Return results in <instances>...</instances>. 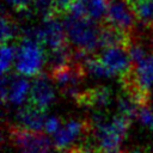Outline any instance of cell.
I'll return each instance as SVG.
<instances>
[{
  "mask_svg": "<svg viewBox=\"0 0 153 153\" xmlns=\"http://www.w3.org/2000/svg\"><path fill=\"white\" fill-rule=\"evenodd\" d=\"M81 66L84 68V72L86 75L93 76L94 79H102V78H111L112 74L109 72V69L104 66V63L99 60V57L96 55H88L81 61Z\"/></svg>",
  "mask_w": 153,
  "mask_h": 153,
  "instance_id": "5bb4252c",
  "label": "cell"
},
{
  "mask_svg": "<svg viewBox=\"0 0 153 153\" xmlns=\"http://www.w3.org/2000/svg\"><path fill=\"white\" fill-rule=\"evenodd\" d=\"M139 25L143 29L153 27V0H128Z\"/></svg>",
  "mask_w": 153,
  "mask_h": 153,
  "instance_id": "4fadbf2b",
  "label": "cell"
},
{
  "mask_svg": "<svg viewBox=\"0 0 153 153\" xmlns=\"http://www.w3.org/2000/svg\"><path fill=\"white\" fill-rule=\"evenodd\" d=\"M147 38H148V43L153 48V27L148 29V31H147Z\"/></svg>",
  "mask_w": 153,
  "mask_h": 153,
  "instance_id": "44dd1931",
  "label": "cell"
},
{
  "mask_svg": "<svg viewBox=\"0 0 153 153\" xmlns=\"http://www.w3.org/2000/svg\"><path fill=\"white\" fill-rule=\"evenodd\" d=\"M91 133L92 124L90 120H69L61 126L56 134H54V148L60 153L69 151L86 140Z\"/></svg>",
  "mask_w": 153,
  "mask_h": 153,
  "instance_id": "3957f363",
  "label": "cell"
},
{
  "mask_svg": "<svg viewBox=\"0 0 153 153\" xmlns=\"http://www.w3.org/2000/svg\"><path fill=\"white\" fill-rule=\"evenodd\" d=\"M17 55V45L12 43H5L1 45V73L5 75L10 73L12 65L16 61Z\"/></svg>",
  "mask_w": 153,
  "mask_h": 153,
  "instance_id": "e0dca14e",
  "label": "cell"
},
{
  "mask_svg": "<svg viewBox=\"0 0 153 153\" xmlns=\"http://www.w3.org/2000/svg\"><path fill=\"white\" fill-rule=\"evenodd\" d=\"M86 6L87 18L98 23L104 24L108 11V0H84Z\"/></svg>",
  "mask_w": 153,
  "mask_h": 153,
  "instance_id": "2e32d148",
  "label": "cell"
},
{
  "mask_svg": "<svg viewBox=\"0 0 153 153\" xmlns=\"http://www.w3.org/2000/svg\"><path fill=\"white\" fill-rule=\"evenodd\" d=\"M31 84L17 74H5L1 78V100L6 104L8 100L13 105H20L30 94Z\"/></svg>",
  "mask_w": 153,
  "mask_h": 153,
  "instance_id": "9c48e42d",
  "label": "cell"
},
{
  "mask_svg": "<svg viewBox=\"0 0 153 153\" xmlns=\"http://www.w3.org/2000/svg\"><path fill=\"white\" fill-rule=\"evenodd\" d=\"M97 56L109 69L112 76H118L121 79L122 76L127 75L133 68L128 47L117 45L104 48L97 54Z\"/></svg>",
  "mask_w": 153,
  "mask_h": 153,
  "instance_id": "52a82bcc",
  "label": "cell"
},
{
  "mask_svg": "<svg viewBox=\"0 0 153 153\" xmlns=\"http://www.w3.org/2000/svg\"><path fill=\"white\" fill-rule=\"evenodd\" d=\"M127 153H149V152L145 148H135V149H133L130 152H127Z\"/></svg>",
  "mask_w": 153,
  "mask_h": 153,
  "instance_id": "7402d4cb",
  "label": "cell"
},
{
  "mask_svg": "<svg viewBox=\"0 0 153 153\" xmlns=\"http://www.w3.org/2000/svg\"><path fill=\"white\" fill-rule=\"evenodd\" d=\"M137 118L140 121V123L146 127V128H149L153 130V109H151L147 105H143L139 109V112H137Z\"/></svg>",
  "mask_w": 153,
  "mask_h": 153,
  "instance_id": "ac0fdd59",
  "label": "cell"
},
{
  "mask_svg": "<svg viewBox=\"0 0 153 153\" xmlns=\"http://www.w3.org/2000/svg\"><path fill=\"white\" fill-rule=\"evenodd\" d=\"M45 120H47L45 111L29 103L27 105L22 106L17 111L16 114L17 124L14 126L25 130L42 131L44 129Z\"/></svg>",
  "mask_w": 153,
  "mask_h": 153,
  "instance_id": "7c38bea8",
  "label": "cell"
},
{
  "mask_svg": "<svg viewBox=\"0 0 153 153\" xmlns=\"http://www.w3.org/2000/svg\"><path fill=\"white\" fill-rule=\"evenodd\" d=\"M44 65H47V50L43 44L26 37H20L14 61L16 72L22 76L36 78L42 74Z\"/></svg>",
  "mask_w": 153,
  "mask_h": 153,
  "instance_id": "7a4b0ae2",
  "label": "cell"
},
{
  "mask_svg": "<svg viewBox=\"0 0 153 153\" xmlns=\"http://www.w3.org/2000/svg\"><path fill=\"white\" fill-rule=\"evenodd\" d=\"M56 97L54 85L51 79L48 78L45 74H39L33 79L31 82L30 94H29V103L47 111V109L54 103Z\"/></svg>",
  "mask_w": 153,
  "mask_h": 153,
  "instance_id": "30bf717a",
  "label": "cell"
},
{
  "mask_svg": "<svg viewBox=\"0 0 153 153\" xmlns=\"http://www.w3.org/2000/svg\"><path fill=\"white\" fill-rule=\"evenodd\" d=\"M39 36L43 47L48 48L47 51L68 45V41L61 17H56V16L44 17L43 23L39 26Z\"/></svg>",
  "mask_w": 153,
  "mask_h": 153,
  "instance_id": "ba28073f",
  "label": "cell"
},
{
  "mask_svg": "<svg viewBox=\"0 0 153 153\" xmlns=\"http://www.w3.org/2000/svg\"><path fill=\"white\" fill-rule=\"evenodd\" d=\"M49 74H50V79L59 87V90L63 96L75 99L76 96L82 91L79 90V87L86 74L84 72L81 63L73 61L72 63L65 67L49 72Z\"/></svg>",
  "mask_w": 153,
  "mask_h": 153,
  "instance_id": "5b68a950",
  "label": "cell"
},
{
  "mask_svg": "<svg viewBox=\"0 0 153 153\" xmlns=\"http://www.w3.org/2000/svg\"><path fill=\"white\" fill-rule=\"evenodd\" d=\"M105 24L131 36L137 30L139 23L128 0H108Z\"/></svg>",
  "mask_w": 153,
  "mask_h": 153,
  "instance_id": "8992f818",
  "label": "cell"
},
{
  "mask_svg": "<svg viewBox=\"0 0 153 153\" xmlns=\"http://www.w3.org/2000/svg\"><path fill=\"white\" fill-rule=\"evenodd\" d=\"M61 126H62V122L59 117L49 116L47 117L45 123H44V131L47 134H56L57 130L61 128Z\"/></svg>",
  "mask_w": 153,
  "mask_h": 153,
  "instance_id": "d6986e66",
  "label": "cell"
},
{
  "mask_svg": "<svg viewBox=\"0 0 153 153\" xmlns=\"http://www.w3.org/2000/svg\"><path fill=\"white\" fill-rule=\"evenodd\" d=\"M8 139L19 153H51L54 146L44 133L25 130L16 126L8 127Z\"/></svg>",
  "mask_w": 153,
  "mask_h": 153,
  "instance_id": "277c9868",
  "label": "cell"
},
{
  "mask_svg": "<svg viewBox=\"0 0 153 153\" xmlns=\"http://www.w3.org/2000/svg\"><path fill=\"white\" fill-rule=\"evenodd\" d=\"M22 36V31L19 30V26L14 18H12L7 13H2L1 17V42L2 44L5 43H11V41L19 39Z\"/></svg>",
  "mask_w": 153,
  "mask_h": 153,
  "instance_id": "9a60e30c",
  "label": "cell"
},
{
  "mask_svg": "<svg viewBox=\"0 0 153 153\" xmlns=\"http://www.w3.org/2000/svg\"><path fill=\"white\" fill-rule=\"evenodd\" d=\"M74 100L84 108L96 110L105 109L112 102V91L106 86H94L82 90Z\"/></svg>",
  "mask_w": 153,
  "mask_h": 153,
  "instance_id": "8fae6325",
  "label": "cell"
},
{
  "mask_svg": "<svg viewBox=\"0 0 153 153\" xmlns=\"http://www.w3.org/2000/svg\"><path fill=\"white\" fill-rule=\"evenodd\" d=\"M68 44L75 53L85 55H96L100 49L99 35L100 25L88 18H73L65 16L62 18Z\"/></svg>",
  "mask_w": 153,
  "mask_h": 153,
  "instance_id": "6da1fadb",
  "label": "cell"
},
{
  "mask_svg": "<svg viewBox=\"0 0 153 153\" xmlns=\"http://www.w3.org/2000/svg\"><path fill=\"white\" fill-rule=\"evenodd\" d=\"M8 5H11L16 11H26L30 7V4L33 0H6Z\"/></svg>",
  "mask_w": 153,
  "mask_h": 153,
  "instance_id": "ffe728a7",
  "label": "cell"
}]
</instances>
